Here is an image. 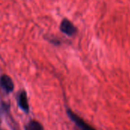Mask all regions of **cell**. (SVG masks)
I'll use <instances>...</instances> for the list:
<instances>
[{"mask_svg": "<svg viewBox=\"0 0 130 130\" xmlns=\"http://www.w3.org/2000/svg\"><path fill=\"white\" fill-rule=\"evenodd\" d=\"M0 130H5V129H2V128H0Z\"/></svg>", "mask_w": 130, "mask_h": 130, "instance_id": "obj_6", "label": "cell"}, {"mask_svg": "<svg viewBox=\"0 0 130 130\" xmlns=\"http://www.w3.org/2000/svg\"><path fill=\"white\" fill-rule=\"evenodd\" d=\"M0 86L6 93H11L14 91V82L7 75H2L0 77Z\"/></svg>", "mask_w": 130, "mask_h": 130, "instance_id": "obj_3", "label": "cell"}, {"mask_svg": "<svg viewBox=\"0 0 130 130\" xmlns=\"http://www.w3.org/2000/svg\"><path fill=\"white\" fill-rule=\"evenodd\" d=\"M18 107L25 113L29 112V104L27 101V96L25 91H21L18 96Z\"/></svg>", "mask_w": 130, "mask_h": 130, "instance_id": "obj_4", "label": "cell"}, {"mask_svg": "<svg viewBox=\"0 0 130 130\" xmlns=\"http://www.w3.org/2000/svg\"><path fill=\"white\" fill-rule=\"evenodd\" d=\"M67 114L79 130H96L94 127L87 123L83 119H82L80 117H78L77 114L72 112L71 110L69 109L67 110Z\"/></svg>", "mask_w": 130, "mask_h": 130, "instance_id": "obj_1", "label": "cell"}, {"mask_svg": "<svg viewBox=\"0 0 130 130\" xmlns=\"http://www.w3.org/2000/svg\"><path fill=\"white\" fill-rule=\"evenodd\" d=\"M59 28L63 34L70 37L75 35V33L77 32V29L75 27V25L67 18H64L62 21Z\"/></svg>", "mask_w": 130, "mask_h": 130, "instance_id": "obj_2", "label": "cell"}, {"mask_svg": "<svg viewBox=\"0 0 130 130\" xmlns=\"http://www.w3.org/2000/svg\"><path fill=\"white\" fill-rule=\"evenodd\" d=\"M24 130H43V127L38 121L31 120L25 126Z\"/></svg>", "mask_w": 130, "mask_h": 130, "instance_id": "obj_5", "label": "cell"}]
</instances>
